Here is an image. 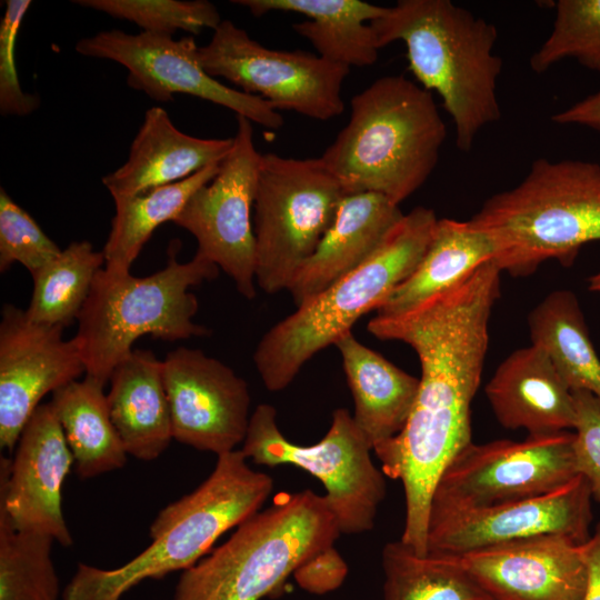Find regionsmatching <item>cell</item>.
I'll use <instances>...</instances> for the list:
<instances>
[{"mask_svg": "<svg viewBox=\"0 0 600 600\" xmlns=\"http://www.w3.org/2000/svg\"><path fill=\"white\" fill-rule=\"evenodd\" d=\"M30 0H7L0 21V112L27 116L40 104L37 96L22 90L16 66V42Z\"/></svg>", "mask_w": 600, "mask_h": 600, "instance_id": "d590c367", "label": "cell"}, {"mask_svg": "<svg viewBox=\"0 0 600 600\" xmlns=\"http://www.w3.org/2000/svg\"><path fill=\"white\" fill-rule=\"evenodd\" d=\"M179 248L180 242L173 240L166 267L147 277L104 268L97 273L72 338L86 376L106 384L143 336L167 341L209 336L204 326L193 321L199 302L189 289L216 279L219 268L198 252L180 262Z\"/></svg>", "mask_w": 600, "mask_h": 600, "instance_id": "52a82bcc", "label": "cell"}, {"mask_svg": "<svg viewBox=\"0 0 600 600\" xmlns=\"http://www.w3.org/2000/svg\"><path fill=\"white\" fill-rule=\"evenodd\" d=\"M162 362L173 439L217 456L236 450L251 417L247 381L199 349L179 347Z\"/></svg>", "mask_w": 600, "mask_h": 600, "instance_id": "2e32d148", "label": "cell"}, {"mask_svg": "<svg viewBox=\"0 0 600 600\" xmlns=\"http://www.w3.org/2000/svg\"><path fill=\"white\" fill-rule=\"evenodd\" d=\"M437 222L432 209L413 208L362 264L271 327L253 352L264 387L272 392L286 389L316 353L350 333L362 316L377 311L417 268Z\"/></svg>", "mask_w": 600, "mask_h": 600, "instance_id": "8992f818", "label": "cell"}, {"mask_svg": "<svg viewBox=\"0 0 600 600\" xmlns=\"http://www.w3.org/2000/svg\"><path fill=\"white\" fill-rule=\"evenodd\" d=\"M232 144L233 138L203 139L180 131L156 106L146 111L127 161L106 174L102 183L113 200L142 194L220 163Z\"/></svg>", "mask_w": 600, "mask_h": 600, "instance_id": "44dd1931", "label": "cell"}, {"mask_svg": "<svg viewBox=\"0 0 600 600\" xmlns=\"http://www.w3.org/2000/svg\"><path fill=\"white\" fill-rule=\"evenodd\" d=\"M582 552L588 568V582L582 600H600V522L594 533L582 544Z\"/></svg>", "mask_w": 600, "mask_h": 600, "instance_id": "ab89813d", "label": "cell"}, {"mask_svg": "<svg viewBox=\"0 0 600 600\" xmlns=\"http://www.w3.org/2000/svg\"><path fill=\"white\" fill-rule=\"evenodd\" d=\"M572 431L471 442L446 468L430 511L488 507L554 491L578 474Z\"/></svg>", "mask_w": 600, "mask_h": 600, "instance_id": "7c38bea8", "label": "cell"}, {"mask_svg": "<svg viewBox=\"0 0 600 600\" xmlns=\"http://www.w3.org/2000/svg\"><path fill=\"white\" fill-rule=\"evenodd\" d=\"M76 4L131 21L144 32L173 36L178 30L199 34L214 30L221 20L217 7L206 0H76Z\"/></svg>", "mask_w": 600, "mask_h": 600, "instance_id": "d6a6232c", "label": "cell"}, {"mask_svg": "<svg viewBox=\"0 0 600 600\" xmlns=\"http://www.w3.org/2000/svg\"><path fill=\"white\" fill-rule=\"evenodd\" d=\"M76 51L84 57L120 63L128 70V86L158 102H171L176 93L222 106L251 122L277 130L283 118L266 100L224 86L201 66L192 37L141 31L130 34L113 29L80 39Z\"/></svg>", "mask_w": 600, "mask_h": 600, "instance_id": "5bb4252c", "label": "cell"}, {"mask_svg": "<svg viewBox=\"0 0 600 600\" xmlns=\"http://www.w3.org/2000/svg\"><path fill=\"white\" fill-rule=\"evenodd\" d=\"M61 249L34 219L8 192L0 189V272L13 263L23 266L30 274L54 260Z\"/></svg>", "mask_w": 600, "mask_h": 600, "instance_id": "e575fe53", "label": "cell"}, {"mask_svg": "<svg viewBox=\"0 0 600 600\" xmlns=\"http://www.w3.org/2000/svg\"><path fill=\"white\" fill-rule=\"evenodd\" d=\"M370 26L380 49L394 41L406 44L409 69L440 96L458 149L470 151L479 131L501 117L502 60L493 53L494 24L450 0H399Z\"/></svg>", "mask_w": 600, "mask_h": 600, "instance_id": "3957f363", "label": "cell"}, {"mask_svg": "<svg viewBox=\"0 0 600 600\" xmlns=\"http://www.w3.org/2000/svg\"><path fill=\"white\" fill-rule=\"evenodd\" d=\"M383 600H496L453 554L420 556L401 539L382 549Z\"/></svg>", "mask_w": 600, "mask_h": 600, "instance_id": "f546056e", "label": "cell"}, {"mask_svg": "<svg viewBox=\"0 0 600 600\" xmlns=\"http://www.w3.org/2000/svg\"><path fill=\"white\" fill-rule=\"evenodd\" d=\"M63 328L32 321L4 304L0 322V447L11 451L40 400L86 373L73 339Z\"/></svg>", "mask_w": 600, "mask_h": 600, "instance_id": "e0dca14e", "label": "cell"}, {"mask_svg": "<svg viewBox=\"0 0 600 600\" xmlns=\"http://www.w3.org/2000/svg\"><path fill=\"white\" fill-rule=\"evenodd\" d=\"M591 500L589 483L579 474L563 487L532 498L431 511L428 551L457 556L543 534H561L583 544L591 536Z\"/></svg>", "mask_w": 600, "mask_h": 600, "instance_id": "9a60e30c", "label": "cell"}, {"mask_svg": "<svg viewBox=\"0 0 600 600\" xmlns=\"http://www.w3.org/2000/svg\"><path fill=\"white\" fill-rule=\"evenodd\" d=\"M240 450L256 464L294 466L320 480L341 533L360 534L373 528L386 497L384 473L372 461L373 449L348 409L333 411L320 441L301 446L280 431L274 407L261 403L250 417Z\"/></svg>", "mask_w": 600, "mask_h": 600, "instance_id": "30bf717a", "label": "cell"}, {"mask_svg": "<svg viewBox=\"0 0 600 600\" xmlns=\"http://www.w3.org/2000/svg\"><path fill=\"white\" fill-rule=\"evenodd\" d=\"M344 197L320 158L261 157L252 212L256 283L272 294L287 290L314 252Z\"/></svg>", "mask_w": 600, "mask_h": 600, "instance_id": "9c48e42d", "label": "cell"}, {"mask_svg": "<svg viewBox=\"0 0 600 600\" xmlns=\"http://www.w3.org/2000/svg\"><path fill=\"white\" fill-rule=\"evenodd\" d=\"M219 164L208 166L179 182L113 200L116 213L102 250L104 269L130 272L153 231L178 217L191 196L217 176Z\"/></svg>", "mask_w": 600, "mask_h": 600, "instance_id": "f1b7e54d", "label": "cell"}, {"mask_svg": "<svg viewBox=\"0 0 600 600\" xmlns=\"http://www.w3.org/2000/svg\"><path fill=\"white\" fill-rule=\"evenodd\" d=\"M272 489L273 479L253 470L241 450L217 456L201 484L157 514L141 553L114 569L80 562L61 600H120L144 580L192 567L224 532L260 511Z\"/></svg>", "mask_w": 600, "mask_h": 600, "instance_id": "277c9868", "label": "cell"}, {"mask_svg": "<svg viewBox=\"0 0 600 600\" xmlns=\"http://www.w3.org/2000/svg\"><path fill=\"white\" fill-rule=\"evenodd\" d=\"M260 17L271 11L296 12L309 19L292 24L321 58L348 68L368 67L378 59L379 44L370 22L388 7L360 0H232Z\"/></svg>", "mask_w": 600, "mask_h": 600, "instance_id": "d4e9b609", "label": "cell"}, {"mask_svg": "<svg viewBox=\"0 0 600 600\" xmlns=\"http://www.w3.org/2000/svg\"><path fill=\"white\" fill-rule=\"evenodd\" d=\"M340 534L324 496L286 494L183 570L171 600H260Z\"/></svg>", "mask_w": 600, "mask_h": 600, "instance_id": "ba28073f", "label": "cell"}, {"mask_svg": "<svg viewBox=\"0 0 600 600\" xmlns=\"http://www.w3.org/2000/svg\"><path fill=\"white\" fill-rule=\"evenodd\" d=\"M103 388V382L84 376L56 390L50 401L81 480L121 469L127 462Z\"/></svg>", "mask_w": 600, "mask_h": 600, "instance_id": "4316f807", "label": "cell"}, {"mask_svg": "<svg viewBox=\"0 0 600 600\" xmlns=\"http://www.w3.org/2000/svg\"><path fill=\"white\" fill-rule=\"evenodd\" d=\"M493 257L490 238L468 221L438 219L419 264L377 310V316L401 313L453 288Z\"/></svg>", "mask_w": 600, "mask_h": 600, "instance_id": "484cf974", "label": "cell"}, {"mask_svg": "<svg viewBox=\"0 0 600 600\" xmlns=\"http://www.w3.org/2000/svg\"><path fill=\"white\" fill-rule=\"evenodd\" d=\"M558 124H578L600 133V90L551 117Z\"/></svg>", "mask_w": 600, "mask_h": 600, "instance_id": "f35d334b", "label": "cell"}, {"mask_svg": "<svg viewBox=\"0 0 600 600\" xmlns=\"http://www.w3.org/2000/svg\"><path fill=\"white\" fill-rule=\"evenodd\" d=\"M109 381V413L126 452L142 461L156 460L173 439L162 360L151 350L133 349Z\"/></svg>", "mask_w": 600, "mask_h": 600, "instance_id": "603a6c76", "label": "cell"}, {"mask_svg": "<svg viewBox=\"0 0 600 600\" xmlns=\"http://www.w3.org/2000/svg\"><path fill=\"white\" fill-rule=\"evenodd\" d=\"M402 216L399 204L382 194L344 196L332 224L287 289L297 307L362 264Z\"/></svg>", "mask_w": 600, "mask_h": 600, "instance_id": "7402d4cb", "label": "cell"}, {"mask_svg": "<svg viewBox=\"0 0 600 600\" xmlns=\"http://www.w3.org/2000/svg\"><path fill=\"white\" fill-rule=\"evenodd\" d=\"M576 404L573 457L578 474L600 502V399L586 390L572 391Z\"/></svg>", "mask_w": 600, "mask_h": 600, "instance_id": "8d00e7d4", "label": "cell"}, {"mask_svg": "<svg viewBox=\"0 0 600 600\" xmlns=\"http://www.w3.org/2000/svg\"><path fill=\"white\" fill-rule=\"evenodd\" d=\"M102 251L87 241H73L32 274L28 317L38 323L66 328L78 318L97 273L104 268Z\"/></svg>", "mask_w": 600, "mask_h": 600, "instance_id": "4dcf8cb0", "label": "cell"}, {"mask_svg": "<svg viewBox=\"0 0 600 600\" xmlns=\"http://www.w3.org/2000/svg\"><path fill=\"white\" fill-rule=\"evenodd\" d=\"M501 270L493 261L453 288L393 316H374L368 330L401 341L419 358L418 393L403 429L373 452L386 476L400 480L406 517L401 540L428 552V520L434 488L452 460L472 442L471 403L489 347V322L500 297Z\"/></svg>", "mask_w": 600, "mask_h": 600, "instance_id": "6da1fadb", "label": "cell"}, {"mask_svg": "<svg viewBox=\"0 0 600 600\" xmlns=\"http://www.w3.org/2000/svg\"><path fill=\"white\" fill-rule=\"evenodd\" d=\"M583 67L600 73V51L577 59Z\"/></svg>", "mask_w": 600, "mask_h": 600, "instance_id": "60d3db41", "label": "cell"}, {"mask_svg": "<svg viewBox=\"0 0 600 600\" xmlns=\"http://www.w3.org/2000/svg\"><path fill=\"white\" fill-rule=\"evenodd\" d=\"M498 422L528 436L571 431L576 424L572 391L549 356L530 344L511 352L484 387Z\"/></svg>", "mask_w": 600, "mask_h": 600, "instance_id": "ffe728a7", "label": "cell"}, {"mask_svg": "<svg viewBox=\"0 0 600 600\" xmlns=\"http://www.w3.org/2000/svg\"><path fill=\"white\" fill-rule=\"evenodd\" d=\"M54 539L17 530L0 508V600H60Z\"/></svg>", "mask_w": 600, "mask_h": 600, "instance_id": "1f68e13d", "label": "cell"}, {"mask_svg": "<svg viewBox=\"0 0 600 600\" xmlns=\"http://www.w3.org/2000/svg\"><path fill=\"white\" fill-rule=\"evenodd\" d=\"M73 457L52 406L40 404L22 429L11 460L1 456L0 508L20 531L73 543L61 507Z\"/></svg>", "mask_w": 600, "mask_h": 600, "instance_id": "ac0fdd59", "label": "cell"}, {"mask_svg": "<svg viewBox=\"0 0 600 600\" xmlns=\"http://www.w3.org/2000/svg\"><path fill=\"white\" fill-rule=\"evenodd\" d=\"M199 58L209 76L224 78L276 110L326 121L344 109L341 89L350 68L300 50L267 48L230 20L199 47Z\"/></svg>", "mask_w": 600, "mask_h": 600, "instance_id": "8fae6325", "label": "cell"}, {"mask_svg": "<svg viewBox=\"0 0 600 600\" xmlns=\"http://www.w3.org/2000/svg\"><path fill=\"white\" fill-rule=\"evenodd\" d=\"M528 327L531 343L549 356L570 390L600 399V358L577 296L567 289L550 292L529 313Z\"/></svg>", "mask_w": 600, "mask_h": 600, "instance_id": "83f0119b", "label": "cell"}, {"mask_svg": "<svg viewBox=\"0 0 600 600\" xmlns=\"http://www.w3.org/2000/svg\"><path fill=\"white\" fill-rule=\"evenodd\" d=\"M348 574V564L329 546L301 562L292 576L301 589L312 594H326L341 587Z\"/></svg>", "mask_w": 600, "mask_h": 600, "instance_id": "74e56055", "label": "cell"}, {"mask_svg": "<svg viewBox=\"0 0 600 600\" xmlns=\"http://www.w3.org/2000/svg\"><path fill=\"white\" fill-rule=\"evenodd\" d=\"M554 9L551 33L530 58L537 73L564 58L600 51V0H559Z\"/></svg>", "mask_w": 600, "mask_h": 600, "instance_id": "836d02e7", "label": "cell"}, {"mask_svg": "<svg viewBox=\"0 0 600 600\" xmlns=\"http://www.w3.org/2000/svg\"><path fill=\"white\" fill-rule=\"evenodd\" d=\"M350 107L320 160L344 196L372 192L400 204L430 177L447 137L431 92L402 74L383 76Z\"/></svg>", "mask_w": 600, "mask_h": 600, "instance_id": "7a4b0ae2", "label": "cell"}, {"mask_svg": "<svg viewBox=\"0 0 600 600\" xmlns=\"http://www.w3.org/2000/svg\"><path fill=\"white\" fill-rule=\"evenodd\" d=\"M468 222L490 238L501 272L529 276L548 260L570 266L583 246L600 240V164L539 158Z\"/></svg>", "mask_w": 600, "mask_h": 600, "instance_id": "5b68a950", "label": "cell"}, {"mask_svg": "<svg viewBox=\"0 0 600 600\" xmlns=\"http://www.w3.org/2000/svg\"><path fill=\"white\" fill-rule=\"evenodd\" d=\"M456 557L496 600H582L586 592L582 544L566 536L530 537Z\"/></svg>", "mask_w": 600, "mask_h": 600, "instance_id": "d6986e66", "label": "cell"}, {"mask_svg": "<svg viewBox=\"0 0 600 600\" xmlns=\"http://www.w3.org/2000/svg\"><path fill=\"white\" fill-rule=\"evenodd\" d=\"M334 346L353 398L352 417L373 449L403 429L418 393L419 378L366 347L352 332Z\"/></svg>", "mask_w": 600, "mask_h": 600, "instance_id": "cb8c5ba5", "label": "cell"}, {"mask_svg": "<svg viewBox=\"0 0 600 600\" xmlns=\"http://www.w3.org/2000/svg\"><path fill=\"white\" fill-rule=\"evenodd\" d=\"M261 157L251 121L237 116L232 149L217 176L191 196L172 221L196 238L197 252L226 272L249 300L257 294L252 209Z\"/></svg>", "mask_w": 600, "mask_h": 600, "instance_id": "4fadbf2b", "label": "cell"}, {"mask_svg": "<svg viewBox=\"0 0 600 600\" xmlns=\"http://www.w3.org/2000/svg\"><path fill=\"white\" fill-rule=\"evenodd\" d=\"M588 289L600 294V269L588 279Z\"/></svg>", "mask_w": 600, "mask_h": 600, "instance_id": "b9f144b4", "label": "cell"}]
</instances>
